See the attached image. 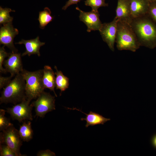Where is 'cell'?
<instances>
[{
	"mask_svg": "<svg viewBox=\"0 0 156 156\" xmlns=\"http://www.w3.org/2000/svg\"><path fill=\"white\" fill-rule=\"evenodd\" d=\"M25 80L21 73L3 88L0 97V104L20 103L27 97L25 94Z\"/></svg>",
	"mask_w": 156,
	"mask_h": 156,
	"instance_id": "obj_2",
	"label": "cell"
},
{
	"mask_svg": "<svg viewBox=\"0 0 156 156\" xmlns=\"http://www.w3.org/2000/svg\"><path fill=\"white\" fill-rule=\"evenodd\" d=\"M43 69L42 81L45 88H48L53 91L57 97L54 89L56 87L55 73L51 67L48 65L44 66Z\"/></svg>",
	"mask_w": 156,
	"mask_h": 156,
	"instance_id": "obj_15",
	"label": "cell"
},
{
	"mask_svg": "<svg viewBox=\"0 0 156 156\" xmlns=\"http://www.w3.org/2000/svg\"><path fill=\"white\" fill-rule=\"evenodd\" d=\"M55 97L44 91L31 104L35 108L36 115L44 118L47 113L55 109Z\"/></svg>",
	"mask_w": 156,
	"mask_h": 156,
	"instance_id": "obj_7",
	"label": "cell"
},
{
	"mask_svg": "<svg viewBox=\"0 0 156 156\" xmlns=\"http://www.w3.org/2000/svg\"><path fill=\"white\" fill-rule=\"evenodd\" d=\"M148 0L150 2H155V1H156V0Z\"/></svg>",
	"mask_w": 156,
	"mask_h": 156,
	"instance_id": "obj_30",
	"label": "cell"
},
{
	"mask_svg": "<svg viewBox=\"0 0 156 156\" xmlns=\"http://www.w3.org/2000/svg\"><path fill=\"white\" fill-rule=\"evenodd\" d=\"M12 77L11 76L5 77L0 76V89L3 88L7 86L11 81Z\"/></svg>",
	"mask_w": 156,
	"mask_h": 156,
	"instance_id": "obj_26",
	"label": "cell"
},
{
	"mask_svg": "<svg viewBox=\"0 0 156 156\" xmlns=\"http://www.w3.org/2000/svg\"><path fill=\"white\" fill-rule=\"evenodd\" d=\"M132 18L148 14L150 2L148 0H129Z\"/></svg>",
	"mask_w": 156,
	"mask_h": 156,
	"instance_id": "obj_14",
	"label": "cell"
},
{
	"mask_svg": "<svg viewBox=\"0 0 156 156\" xmlns=\"http://www.w3.org/2000/svg\"><path fill=\"white\" fill-rule=\"evenodd\" d=\"M118 21V20L115 17L112 22L102 24L99 30L103 41L107 44L110 49L113 51H114V44Z\"/></svg>",
	"mask_w": 156,
	"mask_h": 156,
	"instance_id": "obj_9",
	"label": "cell"
},
{
	"mask_svg": "<svg viewBox=\"0 0 156 156\" xmlns=\"http://www.w3.org/2000/svg\"><path fill=\"white\" fill-rule=\"evenodd\" d=\"M3 65L7 71L12 77L22 71L23 66L21 53L12 52L8 58L4 60Z\"/></svg>",
	"mask_w": 156,
	"mask_h": 156,
	"instance_id": "obj_11",
	"label": "cell"
},
{
	"mask_svg": "<svg viewBox=\"0 0 156 156\" xmlns=\"http://www.w3.org/2000/svg\"><path fill=\"white\" fill-rule=\"evenodd\" d=\"M105 0H86L85 5L90 6L92 10L98 12V9L101 7L108 6V4L105 2Z\"/></svg>",
	"mask_w": 156,
	"mask_h": 156,
	"instance_id": "obj_21",
	"label": "cell"
},
{
	"mask_svg": "<svg viewBox=\"0 0 156 156\" xmlns=\"http://www.w3.org/2000/svg\"><path fill=\"white\" fill-rule=\"evenodd\" d=\"M6 111L3 109H0V131L6 129L13 125L10 120L5 116Z\"/></svg>",
	"mask_w": 156,
	"mask_h": 156,
	"instance_id": "obj_22",
	"label": "cell"
},
{
	"mask_svg": "<svg viewBox=\"0 0 156 156\" xmlns=\"http://www.w3.org/2000/svg\"><path fill=\"white\" fill-rule=\"evenodd\" d=\"M51 11L48 7H45L44 10L39 12L38 20L40 23V28L44 29L49 23L52 21L53 17L51 15Z\"/></svg>",
	"mask_w": 156,
	"mask_h": 156,
	"instance_id": "obj_19",
	"label": "cell"
},
{
	"mask_svg": "<svg viewBox=\"0 0 156 156\" xmlns=\"http://www.w3.org/2000/svg\"><path fill=\"white\" fill-rule=\"evenodd\" d=\"M115 42L118 50L135 52L140 47L129 24L118 21Z\"/></svg>",
	"mask_w": 156,
	"mask_h": 156,
	"instance_id": "obj_3",
	"label": "cell"
},
{
	"mask_svg": "<svg viewBox=\"0 0 156 156\" xmlns=\"http://www.w3.org/2000/svg\"><path fill=\"white\" fill-rule=\"evenodd\" d=\"M30 101L27 99H25L12 107L7 108L6 112L10 115L12 120L19 122L25 120H32V110L33 107L30 104Z\"/></svg>",
	"mask_w": 156,
	"mask_h": 156,
	"instance_id": "obj_6",
	"label": "cell"
},
{
	"mask_svg": "<svg viewBox=\"0 0 156 156\" xmlns=\"http://www.w3.org/2000/svg\"><path fill=\"white\" fill-rule=\"evenodd\" d=\"M54 68L56 70L55 73L56 76L55 79L56 89L60 90L61 93L68 88L69 79L63 75L61 71L59 70L56 66H55Z\"/></svg>",
	"mask_w": 156,
	"mask_h": 156,
	"instance_id": "obj_17",
	"label": "cell"
},
{
	"mask_svg": "<svg viewBox=\"0 0 156 156\" xmlns=\"http://www.w3.org/2000/svg\"><path fill=\"white\" fill-rule=\"evenodd\" d=\"M15 44H24L26 50L22 55V56L27 55L30 56L33 54H37L38 56H40V47L45 44V42H41L39 40L38 36L36 38L30 40L22 39Z\"/></svg>",
	"mask_w": 156,
	"mask_h": 156,
	"instance_id": "obj_13",
	"label": "cell"
},
{
	"mask_svg": "<svg viewBox=\"0 0 156 156\" xmlns=\"http://www.w3.org/2000/svg\"><path fill=\"white\" fill-rule=\"evenodd\" d=\"M22 140L13 125L0 132V144L7 145L11 149L17 156H25L21 153L20 149L22 145Z\"/></svg>",
	"mask_w": 156,
	"mask_h": 156,
	"instance_id": "obj_5",
	"label": "cell"
},
{
	"mask_svg": "<svg viewBox=\"0 0 156 156\" xmlns=\"http://www.w3.org/2000/svg\"><path fill=\"white\" fill-rule=\"evenodd\" d=\"M11 12H15L11 9L8 8H3L0 7V24H4L12 22L13 18L10 16L9 13Z\"/></svg>",
	"mask_w": 156,
	"mask_h": 156,
	"instance_id": "obj_20",
	"label": "cell"
},
{
	"mask_svg": "<svg viewBox=\"0 0 156 156\" xmlns=\"http://www.w3.org/2000/svg\"><path fill=\"white\" fill-rule=\"evenodd\" d=\"M0 29V44L6 46L12 51V52H17L14 44V39L18 34L17 29L14 28L11 22L3 25Z\"/></svg>",
	"mask_w": 156,
	"mask_h": 156,
	"instance_id": "obj_8",
	"label": "cell"
},
{
	"mask_svg": "<svg viewBox=\"0 0 156 156\" xmlns=\"http://www.w3.org/2000/svg\"><path fill=\"white\" fill-rule=\"evenodd\" d=\"M116 11L118 21L129 24L132 18L129 0H118Z\"/></svg>",
	"mask_w": 156,
	"mask_h": 156,
	"instance_id": "obj_12",
	"label": "cell"
},
{
	"mask_svg": "<svg viewBox=\"0 0 156 156\" xmlns=\"http://www.w3.org/2000/svg\"><path fill=\"white\" fill-rule=\"evenodd\" d=\"M76 9L79 11L80 20L86 25L88 32L92 31H99L102 24L100 19L98 11L92 10L90 12H85L81 10L78 7H76Z\"/></svg>",
	"mask_w": 156,
	"mask_h": 156,
	"instance_id": "obj_10",
	"label": "cell"
},
{
	"mask_svg": "<svg viewBox=\"0 0 156 156\" xmlns=\"http://www.w3.org/2000/svg\"><path fill=\"white\" fill-rule=\"evenodd\" d=\"M18 131L20 137L22 141L28 142L31 140L33 137V131L31 127V122L29 121L27 122L23 123L21 125Z\"/></svg>",
	"mask_w": 156,
	"mask_h": 156,
	"instance_id": "obj_18",
	"label": "cell"
},
{
	"mask_svg": "<svg viewBox=\"0 0 156 156\" xmlns=\"http://www.w3.org/2000/svg\"><path fill=\"white\" fill-rule=\"evenodd\" d=\"M5 46H3L0 48V72L1 73L5 74L7 71L5 68L3 67V65L5 60V58L8 57L10 54L7 52L4 48Z\"/></svg>",
	"mask_w": 156,
	"mask_h": 156,
	"instance_id": "obj_23",
	"label": "cell"
},
{
	"mask_svg": "<svg viewBox=\"0 0 156 156\" xmlns=\"http://www.w3.org/2000/svg\"><path fill=\"white\" fill-rule=\"evenodd\" d=\"M147 14L156 23V1L150 2Z\"/></svg>",
	"mask_w": 156,
	"mask_h": 156,
	"instance_id": "obj_25",
	"label": "cell"
},
{
	"mask_svg": "<svg viewBox=\"0 0 156 156\" xmlns=\"http://www.w3.org/2000/svg\"><path fill=\"white\" fill-rule=\"evenodd\" d=\"M129 24L140 46L156 47V23L148 14L132 18Z\"/></svg>",
	"mask_w": 156,
	"mask_h": 156,
	"instance_id": "obj_1",
	"label": "cell"
},
{
	"mask_svg": "<svg viewBox=\"0 0 156 156\" xmlns=\"http://www.w3.org/2000/svg\"><path fill=\"white\" fill-rule=\"evenodd\" d=\"M151 142L153 146L156 148V134L152 138Z\"/></svg>",
	"mask_w": 156,
	"mask_h": 156,
	"instance_id": "obj_29",
	"label": "cell"
},
{
	"mask_svg": "<svg viewBox=\"0 0 156 156\" xmlns=\"http://www.w3.org/2000/svg\"><path fill=\"white\" fill-rule=\"evenodd\" d=\"M67 108L77 110L86 115L85 118H82L81 119V120H85L86 121V124L85 125L86 127H88L90 126H93L99 124L103 125L104 123L110 120V118H105L102 115L92 111H90L88 114H86L76 108Z\"/></svg>",
	"mask_w": 156,
	"mask_h": 156,
	"instance_id": "obj_16",
	"label": "cell"
},
{
	"mask_svg": "<svg viewBox=\"0 0 156 156\" xmlns=\"http://www.w3.org/2000/svg\"><path fill=\"white\" fill-rule=\"evenodd\" d=\"M0 156H17L14 152L6 145L0 144Z\"/></svg>",
	"mask_w": 156,
	"mask_h": 156,
	"instance_id": "obj_24",
	"label": "cell"
},
{
	"mask_svg": "<svg viewBox=\"0 0 156 156\" xmlns=\"http://www.w3.org/2000/svg\"><path fill=\"white\" fill-rule=\"evenodd\" d=\"M81 0H68L65 5L62 8V9L64 10H66L67 8L70 6L74 4L80 2Z\"/></svg>",
	"mask_w": 156,
	"mask_h": 156,
	"instance_id": "obj_28",
	"label": "cell"
},
{
	"mask_svg": "<svg viewBox=\"0 0 156 156\" xmlns=\"http://www.w3.org/2000/svg\"><path fill=\"white\" fill-rule=\"evenodd\" d=\"M21 73L26 82L27 99L31 101L37 99L45 89L42 81L43 69L31 72L23 69Z\"/></svg>",
	"mask_w": 156,
	"mask_h": 156,
	"instance_id": "obj_4",
	"label": "cell"
},
{
	"mask_svg": "<svg viewBox=\"0 0 156 156\" xmlns=\"http://www.w3.org/2000/svg\"><path fill=\"white\" fill-rule=\"evenodd\" d=\"M38 156H55V153L49 149L40 150L37 154Z\"/></svg>",
	"mask_w": 156,
	"mask_h": 156,
	"instance_id": "obj_27",
	"label": "cell"
}]
</instances>
